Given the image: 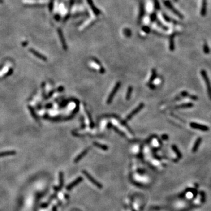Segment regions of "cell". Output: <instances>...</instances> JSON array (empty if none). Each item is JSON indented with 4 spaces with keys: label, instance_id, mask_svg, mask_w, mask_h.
<instances>
[{
    "label": "cell",
    "instance_id": "1",
    "mask_svg": "<svg viewBox=\"0 0 211 211\" xmlns=\"http://www.w3.org/2000/svg\"><path fill=\"white\" fill-rule=\"evenodd\" d=\"M201 75L202 76V78H203L205 83L206 86H207V92H208V97H209V99L211 100V83L210 80H209V78H208V74H207V72L205 70H201Z\"/></svg>",
    "mask_w": 211,
    "mask_h": 211
},
{
    "label": "cell",
    "instance_id": "2",
    "mask_svg": "<svg viewBox=\"0 0 211 211\" xmlns=\"http://www.w3.org/2000/svg\"><path fill=\"white\" fill-rule=\"evenodd\" d=\"M120 85H121L120 82H117L116 83V85H115V86L114 87L113 89L112 90V91H111L109 96L108 97V99H107V104H109L112 103V100H113V98H114V96H115L116 94V93L117 92L118 90H119V88H120Z\"/></svg>",
    "mask_w": 211,
    "mask_h": 211
},
{
    "label": "cell",
    "instance_id": "3",
    "mask_svg": "<svg viewBox=\"0 0 211 211\" xmlns=\"http://www.w3.org/2000/svg\"><path fill=\"white\" fill-rule=\"evenodd\" d=\"M144 106V103H140V104L138 106V107H137L135 109H134L133 110L132 112H131V113H130V114H129V115L127 116L126 119H125V121H129V120H130V119H132L134 115H136V114H137V113H138V112H140V111L141 110L142 108H143Z\"/></svg>",
    "mask_w": 211,
    "mask_h": 211
},
{
    "label": "cell",
    "instance_id": "4",
    "mask_svg": "<svg viewBox=\"0 0 211 211\" xmlns=\"http://www.w3.org/2000/svg\"><path fill=\"white\" fill-rule=\"evenodd\" d=\"M83 173L84 175H85V176H86V177L87 178V179H88V180H89V181H90L91 183H93V184L94 185H96V186H97V187L98 188H99V189H102V184H101L100 182H99L98 181H96V180H95V179H94V178H93L91 176L90 174H89V173L87 172L86 171H83Z\"/></svg>",
    "mask_w": 211,
    "mask_h": 211
},
{
    "label": "cell",
    "instance_id": "5",
    "mask_svg": "<svg viewBox=\"0 0 211 211\" xmlns=\"http://www.w3.org/2000/svg\"><path fill=\"white\" fill-rule=\"evenodd\" d=\"M190 126L193 129L201 130L202 131H208L209 130V127L207 125H202V124H200L196 123H190Z\"/></svg>",
    "mask_w": 211,
    "mask_h": 211
},
{
    "label": "cell",
    "instance_id": "6",
    "mask_svg": "<svg viewBox=\"0 0 211 211\" xmlns=\"http://www.w3.org/2000/svg\"><path fill=\"white\" fill-rule=\"evenodd\" d=\"M83 181V178L82 177H78L76 180H75V181H73L72 183H70L69 185H68V186L66 187V189L68 191H70L71 190L74 186H76L78 184H79L80 182H81Z\"/></svg>",
    "mask_w": 211,
    "mask_h": 211
},
{
    "label": "cell",
    "instance_id": "7",
    "mask_svg": "<svg viewBox=\"0 0 211 211\" xmlns=\"http://www.w3.org/2000/svg\"><path fill=\"white\" fill-rule=\"evenodd\" d=\"M90 149V148H86V149L84 150L80 154H79L78 156H77L75 160H74V162H75V163H78V162H79L80 159H82V158H83V157L87 154V153L89 151V150Z\"/></svg>",
    "mask_w": 211,
    "mask_h": 211
},
{
    "label": "cell",
    "instance_id": "8",
    "mask_svg": "<svg viewBox=\"0 0 211 211\" xmlns=\"http://www.w3.org/2000/svg\"><path fill=\"white\" fill-rule=\"evenodd\" d=\"M30 51L32 53V54H34V55L36 56L37 58H38L39 59H41V60H44V61L47 60V58H46L45 56H43V55H42V54H41L40 53H39L38 52H37L36 51H35V50L34 49H30Z\"/></svg>",
    "mask_w": 211,
    "mask_h": 211
},
{
    "label": "cell",
    "instance_id": "9",
    "mask_svg": "<svg viewBox=\"0 0 211 211\" xmlns=\"http://www.w3.org/2000/svg\"><path fill=\"white\" fill-rule=\"evenodd\" d=\"M202 138L201 137H198L196 140L195 141V142L194 143V145L193 147L192 148V152H196V151H198V150L200 144H201V142L202 141Z\"/></svg>",
    "mask_w": 211,
    "mask_h": 211
},
{
    "label": "cell",
    "instance_id": "10",
    "mask_svg": "<svg viewBox=\"0 0 211 211\" xmlns=\"http://www.w3.org/2000/svg\"><path fill=\"white\" fill-rule=\"evenodd\" d=\"M194 104L192 103H184V104H180V105L177 106L175 107V109H178V108H191V107H193Z\"/></svg>",
    "mask_w": 211,
    "mask_h": 211
},
{
    "label": "cell",
    "instance_id": "11",
    "mask_svg": "<svg viewBox=\"0 0 211 211\" xmlns=\"http://www.w3.org/2000/svg\"><path fill=\"white\" fill-rule=\"evenodd\" d=\"M172 150H174V152H175V154H176L177 155L178 159H180V158H182V154H181V152L180 151V150H179L178 148L177 147L176 145L173 144L172 146Z\"/></svg>",
    "mask_w": 211,
    "mask_h": 211
},
{
    "label": "cell",
    "instance_id": "12",
    "mask_svg": "<svg viewBox=\"0 0 211 211\" xmlns=\"http://www.w3.org/2000/svg\"><path fill=\"white\" fill-rule=\"evenodd\" d=\"M207 13V1L203 0L202 4V8H201V15L205 16Z\"/></svg>",
    "mask_w": 211,
    "mask_h": 211
},
{
    "label": "cell",
    "instance_id": "13",
    "mask_svg": "<svg viewBox=\"0 0 211 211\" xmlns=\"http://www.w3.org/2000/svg\"><path fill=\"white\" fill-rule=\"evenodd\" d=\"M16 152L14 151H5V152H0V157H7V156L13 155L15 154Z\"/></svg>",
    "mask_w": 211,
    "mask_h": 211
},
{
    "label": "cell",
    "instance_id": "14",
    "mask_svg": "<svg viewBox=\"0 0 211 211\" xmlns=\"http://www.w3.org/2000/svg\"><path fill=\"white\" fill-rule=\"evenodd\" d=\"M93 144L95 145V146H96V147H98V148H100V149L103 150H104V151H106L108 149V147H107V146H106V145L102 144H100V143H99V142H94Z\"/></svg>",
    "mask_w": 211,
    "mask_h": 211
},
{
    "label": "cell",
    "instance_id": "15",
    "mask_svg": "<svg viewBox=\"0 0 211 211\" xmlns=\"http://www.w3.org/2000/svg\"><path fill=\"white\" fill-rule=\"evenodd\" d=\"M192 192V194H193L194 198H195L198 195V190L195 188H189L186 189L185 192Z\"/></svg>",
    "mask_w": 211,
    "mask_h": 211
},
{
    "label": "cell",
    "instance_id": "16",
    "mask_svg": "<svg viewBox=\"0 0 211 211\" xmlns=\"http://www.w3.org/2000/svg\"><path fill=\"white\" fill-rule=\"evenodd\" d=\"M63 185V174L62 172H60L59 173V186L58 188L59 189H62V186Z\"/></svg>",
    "mask_w": 211,
    "mask_h": 211
},
{
    "label": "cell",
    "instance_id": "17",
    "mask_svg": "<svg viewBox=\"0 0 211 211\" xmlns=\"http://www.w3.org/2000/svg\"><path fill=\"white\" fill-rule=\"evenodd\" d=\"M157 77V72H156L155 69H152V73H151V76L150 79L149 83H151L155 80V79Z\"/></svg>",
    "mask_w": 211,
    "mask_h": 211
},
{
    "label": "cell",
    "instance_id": "18",
    "mask_svg": "<svg viewBox=\"0 0 211 211\" xmlns=\"http://www.w3.org/2000/svg\"><path fill=\"white\" fill-rule=\"evenodd\" d=\"M132 91H133V87H131V86L129 87V88H128V90H127V91L126 97H125V98H126V100H129L130 99V97H131V96Z\"/></svg>",
    "mask_w": 211,
    "mask_h": 211
},
{
    "label": "cell",
    "instance_id": "19",
    "mask_svg": "<svg viewBox=\"0 0 211 211\" xmlns=\"http://www.w3.org/2000/svg\"><path fill=\"white\" fill-rule=\"evenodd\" d=\"M28 107H29V110H30V114H31V115L34 118V119H35V120H38V119L37 116H36V114H35V112H34V109H33L32 107H30V106H29Z\"/></svg>",
    "mask_w": 211,
    "mask_h": 211
},
{
    "label": "cell",
    "instance_id": "20",
    "mask_svg": "<svg viewBox=\"0 0 211 211\" xmlns=\"http://www.w3.org/2000/svg\"><path fill=\"white\" fill-rule=\"evenodd\" d=\"M86 113H87V116H88L89 120V121H90V127L91 128V129H93V128L94 127V123L93 122L91 115L90 114V113H89L88 111H87V110H86Z\"/></svg>",
    "mask_w": 211,
    "mask_h": 211
},
{
    "label": "cell",
    "instance_id": "21",
    "mask_svg": "<svg viewBox=\"0 0 211 211\" xmlns=\"http://www.w3.org/2000/svg\"><path fill=\"white\" fill-rule=\"evenodd\" d=\"M200 195H201V201L202 203H204L205 202V194L203 191H201L200 192Z\"/></svg>",
    "mask_w": 211,
    "mask_h": 211
},
{
    "label": "cell",
    "instance_id": "22",
    "mask_svg": "<svg viewBox=\"0 0 211 211\" xmlns=\"http://www.w3.org/2000/svg\"><path fill=\"white\" fill-rule=\"evenodd\" d=\"M203 52L206 54H208L209 53V52H210L209 47H208V45L207 43H205L204 45H203Z\"/></svg>",
    "mask_w": 211,
    "mask_h": 211
},
{
    "label": "cell",
    "instance_id": "23",
    "mask_svg": "<svg viewBox=\"0 0 211 211\" xmlns=\"http://www.w3.org/2000/svg\"><path fill=\"white\" fill-rule=\"evenodd\" d=\"M112 127H113V129H114V130H115V131H116V132L118 134H119L121 135V136H123V137L125 136V134H124L123 133V132H121V131H120V130H119V129H117V128H116V127L113 126V125H112Z\"/></svg>",
    "mask_w": 211,
    "mask_h": 211
},
{
    "label": "cell",
    "instance_id": "24",
    "mask_svg": "<svg viewBox=\"0 0 211 211\" xmlns=\"http://www.w3.org/2000/svg\"><path fill=\"white\" fill-rule=\"evenodd\" d=\"M59 36H60V40L62 41V45H63V47H64L65 49H66V45H65V43L64 41H63V36H62V34H61L60 31H59Z\"/></svg>",
    "mask_w": 211,
    "mask_h": 211
},
{
    "label": "cell",
    "instance_id": "25",
    "mask_svg": "<svg viewBox=\"0 0 211 211\" xmlns=\"http://www.w3.org/2000/svg\"><path fill=\"white\" fill-rule=\"evenodd\" d=\"M181 95L182 96V97H188V96L189 95V93L187 92V91H182V92L181 93Z\"/></svg>",
    "mask_w": 211,
    "mask_h": 211
},
{
    "label": "cell",
    "instance_id": "26",
    "mask_svg": "<svg viewBox=\"0 0 211 211\" xmlns=\"http://www.w3.org/2000/svg\"><path fill=\"white\" fill-rule=\"evenodd\" d=\"M188 97H189L191 99L193 100H194V101L198 100V97L197 96H194V95H189Z\"/></svg>",
    "mask_w": 211,
    "mask_h": 211
},
{
    "label": "cell",
    "instance_id": "27",
    "mask_svg": "<svg viewBox=\"0 0 211 211\" xmlns=\"http://www.w3.org/2000/svg\"><path fill=\"white\" fill-rule=\"evenodd\" d=\"M148 86H149L150 88H151V89H152V90H154L155 89V86L154 85H152V84H151V83H148Z\"/></svg>",
    "mask_w": 211,
    "mask_h": 211
},
{
    "label": "cell",
    "instance_id": "28",
    "mask_svg": "<svg viewBox=\"0 0 211 211\" xmlns=\"http://www.w3.org/2000/svg\"><path fill=\"white\" fill-rule=\"evenodd\" d=\"M162 138H163V140H168V136H167V135L164 134V135H163V136H162Z\"/></svg>",
    "mask_w": 211,
    "mask_h": 211
},
{
    "label": "cell",
    "instance_id": "29",
    "mask_svg": "<svg viewBox=\"0 0 211 211\" xmlns=\"http://www.w3.org/2000/svg\"><path fill=\"white\" fill-rule=\"evenodd\" d=\"M133 211H134V210H133Z\"/></svg>",
    "mask_w": 211,
    "mask_h": 211
}]
</instances>
